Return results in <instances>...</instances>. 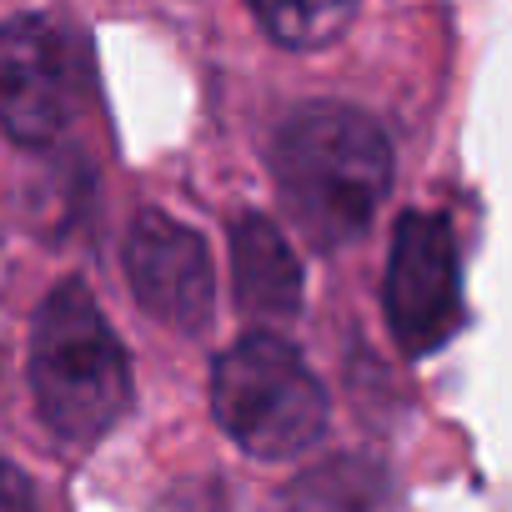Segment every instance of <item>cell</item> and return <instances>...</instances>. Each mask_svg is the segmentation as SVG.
<instances>
[{"label":"cell","mask_w":512,"mask_h":512,"mask_svg":"<svg viewBox=\"0 0 512 512\" xmlns=\"http://www.w3.org/2000/svg\"><path fill=\"white\" fill-rule=\"evenodd\" d=\"M272 176L297 231L332 251L357 241L392 191L387 131L342 101L297 106L272 136Z\"/></svg>","instance_id":"6da1fadb"},{"label":"cell","mask_w":512,"mask_h":512,"mask_svg":"<svg viewBox=\"0 0 512 512\" xmlns=\"http://www.w3.org/2000/svg\"><path fill=\"white\" fill-rule=\"evenodd\" d=\"M31 392L61 447H96L131 407V357L86 282H61L31 327Z\"/></svg>","instance_id":"7a4b0ae2"},{"label":"cell","mask_w":512,"mask_h":512,"mask_svg":"<svg viewBox=\"0 0 512 512\" xmlns=\"http://www.w3.org/2000/svg\"><path fill=\"white\" fill-rule=\"evenodd\" d=\"M211 412L221 432L262 462H287L327 432V392L302 352L256 327L236 337L211 367Z\"/></svg>","instance_id":"3957f363"},{"label":"cell","mask_w":512,"mask_h":512,"mask_svg":"<svg viewBox=\"0 0 512 512\" xmlns=\"http://www.w3.org/2000/svg\"><path fill=\"white\" fill-rule=\"evenodd\" d=\"M91 81L86 41L46 16L0 21V131L21 146H51L81 111Z\"/></svg>","instance_id":"277c9868"},{"label":"cell","mask_w":512,"mask_h":512,"mask_svg":"<svg viewBox=\"0 0 512 512\" xmlns=\"http://www.w3.org/2000/svg\"><path fill=\"white\" fill-rule=\"evenodd\" d=\"M382 312L397 352L407 357H432L462 332V256L447 216L407 211L397 221L382 277Z\"/></svg>","instance_id":"5b68a950"},{"label":"cell","mask_w":512,"mask_h":512,"mask_svg":"<svg viewBox=\"0 0 512 512\" xmlns=\"http://www.w3.org/2000/svg\"><path fill=\"white\" fill-rule=\"evenodd\" d=\"M126 282L146 317L171 332H206L216 307V272L206 241L166 211H141L126 231Z\"/></svg>","instance_id":"8992f818"},{"label":"cell","mask_w":512,"mask_h":512,"mask_svg":"<svg viewBox=\"0 0 512 512\" xmlns=\"http://www.w3.org/2000/svg\"><path fill=\"white\" fill-rule=\"evenodd\" d=\"M231 297L251 322H292L302 312V262L282 226L262 211L231 221Z\"/></svg>","instance_id":"52a82bcc"},{"label":"cell","mask_w":512,"mask_h":512,"mask_svg":"<svg viewBox=\"0 0 512 512\" xmlns=\"http://www.w3.org/2000/svg\"><path fill=\"white\" fill-rule=\"evenodd\" d=\"M246 6L262 21V31L287 51H322L357 16V0H246Z\"/></svg>","instance_id":"ba28073f"},{"label":"cell","mask_w":512,"mask_h":512,"mask_svg":"<svg viewBox=\"0 0 512 512\" xmlns=\"http://www.w3.org/2000/svg\"><path fill=\"white\" fill-rule=\"evenodd\" d=\"M0 507H36V487L21 467H11L0 457Z\"/></svg>","instance_id":"9c48e42d"}]
</instances>
